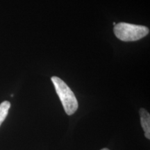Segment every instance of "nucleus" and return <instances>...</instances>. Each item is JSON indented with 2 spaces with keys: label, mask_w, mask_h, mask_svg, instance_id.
<instances>
[{
  "label": "nucleus",
  "mask_w": 150,
  "mask_h": 150,
  "mask_svg": "<svg viewBox=\"0 0 150 150\" xmlns=\"http://www.w3.org/2000/svg\"><path fill=\"white\" fill-rule=\"evenodd\" d=\"M51 79L65 112L67 115H72L76 111L79 106L77 99L74 93L61 79L52 76Z\"/></svg>",
  "instance_id": "nucleus-1"
},
{
  "label": "nucleus",
  "mask_w": 150,
  "mask_h": 150,
  "mask_svg": "<svg viewBox=\"0 0 150 150\" xmlns=\"http://www.w3.org/2000/svg\"><path fill=\"white\" fill-rule=\"evenodd\" d=\"M114 33L120 40L129 42L136 41L145 37L149 30L145 26L120 22L116 24L113 29Z\"/></svg>",
  "instance_id": "nucleus-2"
},
{
  "label": "nucleus",
  "mask_w": 150,
  "mask_h": 150,
  "mask_svg": "<svg viewBox=\"0 0 150 150\" xmlns=\"http://www.w3.org/2000/svg\"><path fill=\"white\" fill-rule=\"evenodd\" d=\"M140 123L141 126L145 131V136L146 138L150 139V115L149 112L146 110L145 108L140 109Z\"/></svg>",
  "instance_id": "nucleus-3"
},
{
  "label": "nucleus",
  "mask_w": 150,
  "mask_h": 150,
  "mask_svg": "<svg viewBox=\"0 0 150 150\" xmlns=\"http://www.w3.org/2000/svg\"><path fill=\"white\" fill-rule=\"evenodd\" d=\"M11 107V103L8 101H4L0 104V126L8 113L9 108Z\"/></svg>",
  "instance_id": "nucleus-4"
},
{
  "label": "nucleus",
  "mask_w": 150,
  "mask_h": 150,
  "mask_svg": "<svg viewBox=\"0 0 150 150\" xmlns=\"http://www.w3.org/2000/svg\"><path fill=\"white\" fill-rule=\"evenodd\" d=\"M101 150H110V149H107V148H104V149H102Z\"/></svg>",
  "instance_id": "nucleus-5"
},
{
  "label": "nucleus",
  "mask_w": 150,
  "mask_h": 150,
  "mask_svg": "<svg viewBox=\"0 0 150 150\" xmlns=\"http://www.w3.org/2000/svg\"><path fill=\"white\" fill-rule=\"evenodd\" d=\"M112 24H113V25H115V24H116L115 22H113V23H112Z\"/></svg>",
  "instance_id": "nucleus-6"
}]
</instances>
